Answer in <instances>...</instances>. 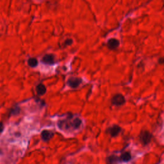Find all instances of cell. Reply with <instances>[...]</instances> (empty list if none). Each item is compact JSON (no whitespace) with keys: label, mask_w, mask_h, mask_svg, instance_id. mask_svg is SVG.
Listing matches in <instances>:
<instances>
[{"label":"cell","mask_w":164,"mask_h":164,"mask_svg":"<svg viewBox=\"0 0 164 164\" xmlns=\"http://www.w3.org/2000/svg\"><path fill=\"white\" fill-rule=\"evenodd\" d=\"M120 162V159L115 155H110L107 157L106 159V163L107 164H115Z\"/></svg>","instance_id":"9"},{"label":"cell","mask_w":164,"mask_h":164,"mask_svg":"<svg viewBox=\"0 0 164 164\" xmlns=\"http://www.w3.org/2000/svg\"><path fill=\"white\" fill-rule=\"evenodd\" d=\"M138 137L140 141H141L142 145H147L151 142V139L153 138V135L148 131L143 130L140 133Z\"/></svg>","instance_id":"1"},{"label":"cell","mask_w":164,"mask_h":164,"mask_svg":"<svg viewBox=\"0 0 164 164\" xmlns=\"http://www.w3.org/2000/svg\"><path fill=\"white\" fill-rule=\"evenodd\" d=\"M36 90H37V92L39 96H42L46 92V88L44 85L40 83L36 87Z\"/></svg>","instance_id":"10"},{"label":"cell","mask_w":164,"mask_h":164,"mask_svg":"<svg viewBox=\"0 0 164 164\" xmlns=\"http://www.w3.org/2000/svg\"><path fill=\"white\" fill-rule=\"evenodd\" d=\"M28 64L31 68H35L38 65V60L35 58H30L28 60Z\"/></svg>","instance_id":"11"},{"label":"cell","mask_w":164,"mask_h":164,"mask_svg":"<svg viewBox=\"0 0 164 164\" xmlns=\"http://www.w3.org/2000/svg\"><path fill=\"white\" fill-rule=\"evenodd\" d=\"M163 62V58H161L160 60H159V62H160V64H162Z\"/></svg>","instance_id":"15"},{"label":"cell","mask_w":164,"mask_h":164,"mask_svg":"<svg viewBox=\"0 0 164 164\" xmlns=\"http://www.w3.org/2000/svg\"><path fill=\"white\" fill-rule=\"evenodd\" d=\"M119 159H120V162H128L131 160L132 156H131V155L129 151H126V152H124V153H123L122 155H120Z\"/></svg>","instance_id":"8"},{"label":"cell","mask_w":164,"mask_h":164,"mask_svg":"<svg viewBox=\"0 0 164 164\" xmlns=\"http://www.w3.org/2000/svg\"><path fill=\"white\" fill-rule=\"evenodd\" d=\"M111 101L112 104L115 106H121L124 104L126 100L122 94H117L112 97Z\"/></svg>","instance_id":"2"},{"label":"cell","mask_w":164,"mask_h":164,"mask_svg":"<svg viewBox=\"0 0 164 164\" xmlns=\"http://www.w3.org/2000/svg\"><path fill=\"white\" fill-rule=\"evenodd\" d=\"M42 62L45 64L51 65L54 62V56L53 54H47L43 57L42 59Z\"/></svg>","instance_id":"7"},{"label":"cell","mask_w":164,"mask_h":164,"mask_svg":"<svg viewBox=\"0 0 164 164\" xmlns=\"http://www.w3.org/2000/svg\"><path fill=\"white\" fill-rule=\"evenodd\" d=\"M121 131V127L117 125H113L112 126L108 127L107 130V133L110 134L112 137H115L117 136Z\"/></svg>","instance_id":"4"},{"label":"cell","mask_w":164,"mask_h":164,"mask_svg":"<svg viewBox=\"0 0 164 164\" xmlns=\"http://www.w3.org/2000/svg\"><path fill=\"white\" fill-rule=\"evenodd\" d=\"M54 133L53 132L49 130H43L41 133V138L42 141L44 142H48L53 137Z\"/></svg>","instance_id":"5"},{"label":"cell","mask_w":164,"mask_h":164,"mask_svg":"<svg viewBox=\"0 0 164 164\" xmlns=\"http://www.w3.org/2000/svg\"><path fill=\"white\" fill-rule=\"evenodd\" d=\"M3 130H4V126H3V124L2 123L0 122V133L3 132Z\"/></svg>","instance_id":"14"},{"label":"cell","mask_w":164,"mask_h":164,"mask_svg":"<svg viewBox=\"0 0 164 164\" xmlns=\"http://www.w3.org/2000/svg\"><path fill=\"white\" fill-rule=\"evenodd\" d=\"M72 43V40L71 39H67V40H65V44L67 45V46H69V45H71Z\"/></svg>","instance_id":"13"},{"label":"cell","mask_w":164,"mask_h":164,"mask_svg":"<svg viewBox=\"0 0 164 164\" xmlns=\"http://www.w3.org/2000/svg\"><path fill=\"white\" fill-rule=\"evenodd\" d=\"M19 110H20V109L18 106L14 107L12 108V110H10V113L12 115H16L19 113Z\"/></svg>","instance_id":"12"},{"label":"cell","mask_w":164,"mask_h":164,"mask_svg":"<svg viewBox=\"0 0 164 164\" xmlns=\"http://www.w3.org/2000/svg\"><path fill=\"white\" fill-rule=\"evenodd\" d=\"M120 42L119 41V40L115 39V38H112L109 39L107 42V46L109 48V49L110 50H115L117 49V48L119 46Z\"/></svg>","instance_id":"6"},{"label":"cell","mask_w":164,"mask_h":164,"mask_svg":"<svg viewBox=\"0 0 164 164\" xmlns=\"http://www.w3.org/2000/svg\"><path fill=\"white\" fill-rule=\"evenodd\" d=\"M67 83H68V85L72 89H76L82 83V80L80 78L71 77L69 79Z\"/></svg>","instance_id":"3"}]
</instances>
